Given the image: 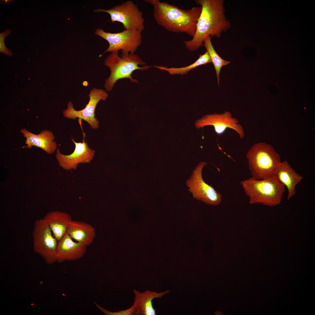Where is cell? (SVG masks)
<instances>
[{
  "mask_svg": "<svg viewBox=\"0 0 315 315\" xmlns=\"http://www.w3.org/2000/svg\"><path fill=\"white\" fill-rule=\"evenodd\" d=\"M224 0H195L201 7L195 33L192 38L184 41L186 48L191 51L196 50L203 45V41L209 36L220 37L223 33L229 29L230 21L225 14Z\"/></svg>",
  "mask_w": 315,
  "mask_h": 315,
  "instance_id": "cell-1",
  "label": "cell"
},
{
  "mask_svg": "<svg viewBox=\"0 0 315 315\" xmlns=\"http://www.w3.org/2000/svg\"><path fill=\"white\" fill-rule=\"evenodd\" d=\"M153 7V15L157 24L174 33H184L193 37L196 29L202 8L199 6L184 10L166 2L145 0Z\"/></svg>",
  "mask_w": 315,
  "mask_h": 315,
  "instance_id": "cell-2",
  "label": "cell"
},
{
  "mask_svg": "<svg viewBox=\"0 0 315 315\" xmlns=\"http://www.w3.org/2000/svg\"><path fill=\"white\" fill-rule=\"evenodd\" d=\"M249 204H262L270 206L280 204L285 187L273 175L267 179L257 180L251 177L241 182Z\"/></svg>",
  "mask_w": 315,
  "mask_h": 315,
  "instance_id": "cell-3",
  "label": "cell"
},
{
  "mask_svg": "<svg viewBox=\"0 0 315 315\" xmlns=\"http://www.w3.org/2000/svg\"><path fill=\"white\" fill-rule=\"evenodd\" d=\"M246 157L251 177L257 180L272 176L281 162L280 155L272 145L264 142L253 145L246 153Z\"/></svg>",
  "mask_w": 315,
  "mask_h": 315,
  "instance_id": "cell-4",
  "label": "cell"
},
{
  "mask_svg": "<svg viewBox=\"0 0 315 315\" xmlns=\"http://www.w3.org/2000/svg\"><path fill=\"white\" fill-rule=\"evenodd\" d=\"M118 52H111L104 61L105 65L110 69L111 72L104 85L107 91L112 90L115 83L120 79L129 78L132 82L137 83L138 81L131 76L133 72L138 69L146 70L150 67L148 66L139 67L138 65H145L146 63L138 55L134 53H122L119 57Z\"/></svg>",
  "mask_w": 315,
  "mask_h": 315,
  "instance_id": "cell-5",
  "label": "cell"
},
{
  "mask_svg": "<svg viewBox=\"0 0 315 315\" xmlns=\"http://www.w3.org/2000/svg\"><path fill=\"white\" fill-rule=\"evenodd\" d=\"M43 219L36 220L32 233L33 248L48 264L56 262V254L58 241Z\"/></svg>",
  "mask_w": 315,
  "mask_h": 315,
  "instance_id": "cell-6",
  "label": "cell"
},
{
  "mask_svg": "<svg viewBox=\"0 0 315 315\" xmlns=\"http://www.w3.org/2000/svg\"><path fill=\"white\" fill-rule=\"evenodd\" d=\"M94 11L108 13L111 16V22L122 23L125 29L142 32L144 29L143 12L133 1L128 0L108 10L98 9Z\"/></svg>",
  "mask_w": 315,
  "mask_h": 315,
  "instance_id": "cell-7",
  "label": "cell"
},
{
  "mask_svg": "<svg viewBox=\"0 0 315 315\" xmlns=\"http://www.w3.org/2000/svg\"><path fill=\"white\" fill-rule=\"evenodd\" d=\"M95 33L109 43V47L104 53L118 52L120 50L122 53L134 54L142 42L141 31L138 30L125 29L121 32L113 33L98 29Z\"/></svg>",
  "mask_w": 315,
  "mask_h": 315,
  "instance_id": "cell-8",
  "label": "cell"
},
{
  "mask_svg": "<svg viewBox=\"0 0 315 315\" xmlns=\"http://www.w3.org/2000/svg\"><path fill=\"white\" fill-rule=\"evenodd\" d=\"M207 163L201 161L192 171L190 177L186 181V185L193 197L207 204L218 205L222 196L211 186L206 183L202 178V169Z\"/></svg>",
  "mask_w": 315,
  "mask_h": 315,
  "instance_id": "cell-9",
  "label": "cell"
},
{
  "mask_svg": "<svg viewBox=\"0 0 315 315\" xmlns=\"http://www.w3.org/2000/svg\"><path fill=\"white\" fill-rule=\"evenodd\" d=\"M89 101L85 107L80 110H75L73 103L69 101L67 109L63 111L64 116L69 119L75 120L76 118L83 120L88 123L93 129L98 128L99 122L95 117V109L99 102L105 100L108 94L103 90L94 88L89 94Z\"/></svg>",
  "mask_w": 315,
  "mask_h": 315,
  "instance_id": "cell-10",
  "label": "cell"
},
{
  "mask_svg": "<svg viewBox=\"0 0 315 315\" xmlns=\"http://www.w3.org/2000/svg\"><path fill=\"white\" fill-rule=\"evenodd\" d=\"M83 139L81 142H77L74 138L71 140L75 145L73 152L69 155L62 154L59 148L56 150V157L59 166L66 170L77 169L79 163H89L92 160L95 151L90 148L86 140L85 134L83 132Z\"/></svg>",
  "mask_w": 315,
  "mask_h": 315,
  "instance_id": "cell-11",
  "label": "cell"
},
{
  "mask_svg": "<svg viewBox=\"0 0 315 315\" xmlns=\"http://www.w3.org/2000/svg\"><path fill=\"white\" fill-rule=\"evenodd\" d=\"M196 128L199 129L207 126H213L215 132L218 135L223 134L228 128L236 131L241 138L244 136V130L242 126L239 124L238 120L232 117L228 111L218 114H206L201 118L197 120L195 123Z\"/></svg>",
  "mask_w": 315,
  "mask_h": 315,
  "instance_id": "cell-12",
  "label": "cell"
},
{
  "mask_svg": "<svg viewBox=\"0 0 315 315\" xmlns=\"http://www.w3.org/2000/svg\"><path fill=\"white\" fill-rule=\"evenodd\" d=\"M87 246L74 242L66 232L58 242L56 261L62 263L65 261L78 260L83 257L87 251Z\"/></svg>",
  "mask_w": 315,
  "mask_h": 315,
  "instance_id": "cell-13",
  "label": "cell"
},
{
  "mask_svg": "<svg viewBox=\"0 0 315 315\" xmlns=\"http://www.w3.org/2000/svg\"><path fill=\"white\" fill-rule=\"evenodd\" d=\"M273 175L287 188L288 200L295 195L296 186L303 179L302 177L297 173L286 161L281 162L279 164Z\"/></svg>",
  "mask_w": 315,
  "mask_h": 315,
  "instance_id": "cell-14",
  "label": "cell"
},
{
  "mask_svg": "<svg viewBox=\"0 0 315 315\" xmlns=\"http://www.w3.org/2000/svg\"><path fill=\"white\" fill-rule=\"evenodd\" d=\"M20 132L26 139L25 144L27 146L24 147L31 149L34 146L41 148L48 154L53 153L57 149V144L54 141L55 136L51 131L44 130L39 134H35L22 128Z\"/></svg>",
  "mask_w": 315,
  "mask_h": 315,
  "instance_id": "cell-15",
  "label": "cell"
},
{
  "mask_svg": "<svg viewBox=\"0 0 315 315\" xmlns=\"http://www.w3.org/2000/svg\"><path fill=\"white\" fill-rule=\"evenodd\" d=\"M134 295V307L135 315H155V310L152 304L153 300L156 298H161L170 292L169 290L157 293L146 290L140 292L136 289L133 290Z\"/></svg>",
  "mask_w": 315,
  "mask_h": 315,
  "instance_id": "cell-16",
  "label": "cell"
},
{
  "mask_svg": "<svg viewBox=\"0 0 315 315\" xmlns=\"http://www.w3.org/2000/svg\"><path fill=\"white\" fill-rule=\"evenodd\" d=\"M66 232L72 239L87 246L92 243L96 236L94 228L82 221L72 220Z\"/></svg>",
  "mask_w": 315,
  "mask_h": 315,
  "instance_id": "cell-17",
  "label": "cell"
},
{
  "mask_svg": "<svg viewBox=\"0 0 315 315\" xmlns=\"http://www.w3.org/2000/svg\"><path fill=\"white\" fill-rule=\"evenodd\" d=\"M43 219L48 225L53 236L58 242L66 233L67 228L72 220L71 217L68 214L58 211L48 213Z\"/></svg>",
  "mask_w": 315,
  "mask_h": 315,
  "instance_id": "cell-18",
  "label": "cell"
},
{
  "mask_svg": "<svg viewBox=\"0 0 315 315\" xmlns=\"http://www.w3.org/2000/svg\"><path fill=\"white\" fill-rule=\"evenodd\" d=\"M211 37L209 36L203 41V45L210 58L216 71L217 82L219 86V74L221 68L230 63V62L222 58L215 50L211 41Z\"/></svg>",
  "mask_w": 315,
  "mask_h": 315,
  "instance_id": "cell-19",
  "label": "cell"
},
{
  "mask_svg": "<svg viewBox=\"0 0 315 315\" xmlns=\"http://www.w3.org/2000/svg\"><path fill=\"white\" fill-rule=\"evenodd\" d=\"M211 62V58L206 51L204 53L200 55L199 58L190 65L184 67L180 68H168L161 66H155L158 69L167 71L171 75L187 74L190 70L197 67Z\"/></svg>",
  "mask_w": 315,
  "mask_h": 315,
  "instance_id": "cell-20",
  "label": "cell"
},
{
  "mask_svg": "<svg viewBox=\"0 0 315 315\" xmlns=\"http://www.w3.org/2000/svg\"><path fill=\"white\" fill-rule=\"evenodd\" d=\"M94 304L102 312L106 315H135L134 307L132 305L130 308L116 312H111L102 307L95 302Z\"/></svg>",
  "mask_w": 315,
  "mask_h": 315,
  "instance_id": "cell-21",
  "label": "cell"
},
{
  "mask_svg": "<svg viewBox=\"0 0 315 315\" xmlns=\"http://www.w3.org/2000/svg\"><path fill=\"white\" fill-rule=\"evenodd\" d=\"M12 29H7L0 34V51L8 56L12 55V51L6 47L4 42V38L8 36L11 32Z\"/></svg>",
  "mask_w": 315,
  "mask_h": 315,
  "instance_id": "cell-22",
  "label": "cell"
},
{
  "mask_svg": "<svg viewBox=\"0 0 315 315\" xmlns=\"http://www.w3.org/2000/svg\"><path fill=\"white\" fill-rule=\"evenodd\" d=\"M14 1V0H1L0 3L4 4H8L12 3Z\"/></svg>",
  "mask_w": 315,
  "mask_h": 315,
  "instance_id": "cell-23",
  "label": "cell"
},
{
  "mask_svg": "<svg viewBox=\"0 0 315 315\" xmlns=\"http://www.w3.org/2000/svg\"><path fill=\"white\" fill-rule=\"evenodd\" d=\"M216 315H222V314L220 312H217L215 314Z\"/></svg>",
  "mask_w": 315,
  "mask_h": 315,
  "instance_id": "cell-24",
  "label": "cell"
}]
</instances>
